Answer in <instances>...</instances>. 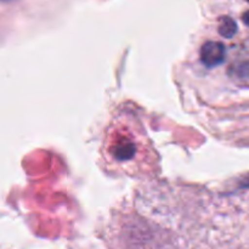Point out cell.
Returning a JSON list of instances; mask_svg holds the SVG:
<instances>
[{"mask_svg":"<svg viewBox=\"0 0 249 249\" xmlns=\"http://www.w3.org/2000/svg\"><path fill=\"white\" fill-rule=\"evenodd\" d=\"M201 60L209 68L221 65L225 60V45L220 41H206L201 49Z\"/></svg>","mask_w":249,"mask_h":249,"instance_id":"obj_1","label":"cell"},{"mask_svg":"<svg viewBox=\"0 0 249 249\" xmlns=\"http://www.w3.org/2000/svg\"><path fill=\"white\" fill-rule=\"evenodd\" d=\"M135 151V145L131 143L130 141H119L116 145V148H114V157L118 160H129L134 157Z\"/></svg>","mask_w":249,"mask_h":249,"instance_id":"obj_2","label":"cell"},{"mask_svg":"<svg viewBox=\"0 0 249 249\" xmlns=\"http://www.w3.org/2000/svg\"><path fill=\"white\" fill-rule=\"evenodd\" d=\"M237 32V24L231 17H223L219 24V34L224 38H232Z\"/></svg>","mask_w":249,"mask_h":249,"instance_id":"obj_3","label":"cell"},{"mask_svg":"<svg viewBox=\"0 0 249 249\" xmlns=\"http://www.w3.org/2000/svg\"><path fill=\"white\" fill-rule=\"evenodd\" d=\"M242 19H243V22H245V23L247 24V26H249V10H248L247 12H245V14H243Z\"/></svg>","mask_w":249,"mask_h":249,"instance_id":"obj_4","label":"cell"},{"mask_svg":"<svg viewBox=\"0 0 249 249\" xmlns=\"http://www.w3.org/2000/svg\"><path fill=\"white\" fill-rule=\"evenodd\" d=\"M248 2H249V0H248Z\"/></svg>","mask_w":249,"mask_h":249,"instance_id":"obj_5","label":"cell"}]
</instances>
